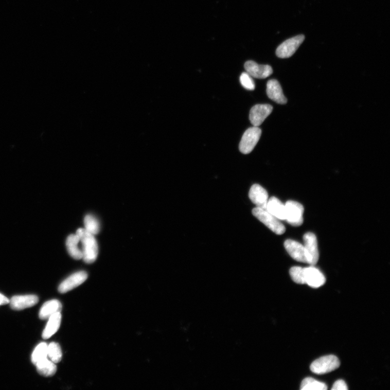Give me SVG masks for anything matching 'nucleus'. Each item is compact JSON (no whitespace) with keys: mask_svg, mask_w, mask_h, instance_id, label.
Wrapping results in <instances>:
<instances>
[{"mask_svg":"<svg viewBox=\"0 0 390 390\" xmlns=\"http://www.w3.org/2000/svg\"><path fill=\"white\" fill-rule=\"evenodd\" d=\"M332 390H347L348 387L343 380H338L333 385Z\"/></svg>","mask_w":390,"mask_h":390,"instance_id":"bb28decb","label":"nucleus"},{"mask_svg":"<svg viewBox=\"0 0 390 390\" xmlns=\"http://www.w3.org/2000/svg\"><path fill=\"white\" fill-rule=\"evenodd\" d=\"M304 40V36L300 35L286 40L276 49V56L282 59L290 58L295 53Z\"/></svg>","mask_w":390,"mask_h":390,"instance_id":"423d86ee","label":"nucleus"},{"mask_svg":"<svg viewBox=\"0 0 390 390\" xmlns=\"http://www.w3.org/2000/svg\"><path fill=\"white\" fill-rule=\"evenodd\" d=\"M85 229L92 234L97 235L100 231L99 221L93 215H87L84 219Z\"/></svg>","mask_w":390,"mask_h":390,"instance_id":"b1692460","label":"nucleus"},{"mask_svg":"<svg viewBox=\"0 0 390 390\" xmlns=\"http://www.w3.org/2000/svg\"><path fill=\"white\" fill-rule=\"evenodd\" d=\"M76 234L79 236L83 252V259L87 263L94 262L98 254V245L95 235L85 228H80Z\"/></svg>","mask_w":390,"mask_h":390,"instance_id":"f257e3e1","label":"nucleus"},{"mask_svg":"<svg viewBox=\"0 0 390 390\" xmlns=\"http://www.w3.org/2000/svg\"><path fill=\"white\" fill-rule=\"evenodd\" d=\"M249 198L258 208L265 209L269 201V194L260 185L254 184L249 192Z\"/></svg>","mask_w":390,"mask_h":390,"instance_id":"ddd939ff","label":"nucleus"},{"mask_svg":"<svg viewBox=\"0 0 390 390\" xmlns=\"http://www.w3.org/2000/svg\"><path fill=\"white\" fill-rule=\"evenodd\" d=\"M290 274L292 280L297 284H305L304 279V268L296 266L291 268Z\"/></svg>","mask_w":390,"mask_h":390,"instance_id":"393cba45","label":"nucleus"},{"mask_svg":"<svg viewBox=\"0 0 390 390\" xmlns=\"http://www.w3.org/2000/svg\"><path fill=\"white\" fill-rule=\"evenodd\" d=\"M240 83L246 90L253 91L255 88V84L252 77L247 73H243L240 78Z\"/></svg>","mask_w":390,"mask_h":390,"instance_id":"a878e982","label":"nucleus"},{"mask_svg":"<svg viewBox=\"0 0 390 390\" xmlns=\"http://www.w3.org/2000/svg\"><path fill=\"white\" fill-rule=\"evenodd\" d=\"M246 73L252 78L265 79L273 74V69L269 65H260L254 61H248L244 64Z\"/></svg>","mask_w":390,"mask_h":390,"instance_id":"9b49d317","label":"nucleus"},{"mask_svg":"<svg viewBox=\"0 0 390 390\" xmlns=\"http://www.w3.org/2000/svg\"><path fill=\"white\" fill-rule=\"evenodd\" d=\"M284 247L294 260L308 263L307 256L303 244L296 241L289 239L285 241Z\"/></svg>","mask_w":390,"mask_h":390,"instance_id":"f8f14e48","label":"nucleus"},{"mask_svg":"<svg viewBox=\"0 0 390 390\" xmlns=\"http://www.w3.org/2000/svg\"><path fill=\"white\" fill-rule=\"evenodd\" d=\"M61 322V314L58 312L49 319L45 330L43 333L42 337L44 340H48L54 335L59 330Z\"/></svg>","mask_w":390,"mask_h":390,"instance_id":"6ab92c4d","label":"nucleus"},{"mask_svg":"<svg viewBox=\"0 0 390 390\" xmlns=\"http://www.w3.org/2000/svg\"><path fill=\"white\" fill-rule=\"evenodd\" d=\"M286 220L294 227H299L304 222V208L302 204L289 201L285 204Z\"/></svg>","mask_w":390,"mask_h":390,"instance_id":"39448f33","label":"nucleus"},{"mask_svg":"<svg viewBox=\"0 0 390 390\" xmlns=\"http://www.w3.org/2000/svg\"><path fill=\"white\" fill-rule=\"evenodd\" d=\"M62 305L57 300H52L45 303L39 312V317L42 320H47L55 314L60 312Z\"/></svg>","mask_w":390,"mask_h":390,"instance_id":"f3484780","label":"nucleus"},{"mask_svg":"<svg viewBox=\"0 0 390 390\" xmlns=\"http://www.w3.org/2000/svg\"><path fill=\"white\" fill-rule=\"evenodd\" d=\"M304 279L305 283L313 289L319 288L326 282L324 275L312 265L304 268Z\"/></svg>","mask_w":390,"mask_h":390,"instance_id":"1a4fd4ad","label":"nucleus"},{"mask_svg":"<svg viewBox=\"0 0 390 390\" xmlns=\"http://www.w3.org/2000/svg\"><path fill=\"white\" fill-rule=\"evenodd\" d=\"M254 216L276 234L282 235L286 231L284 225L266 209L256 207L252 210Z\"/></svg>","mask_w":390,"mask_h":390,"instance_id":"f03ea898","label":"nucleus"},{"mask_svg":"<svg viewBox=\"0 0 390 390\" xmlns=\"http://www.w3.org/2000/svg\"><path fill=\"white\" fill-rule=\"evenodd\" d=\"M80 239L79 236L71 234L66 240V245L68 252L71 257L76 260L83 259V252L79 248Z\"/></svg>","mask_w":390,"mask_h":390,"instance_id":"a211bd4d","label":"nucleus"},{"mask_svg":"<svg viewBox=\"0 0 390 390\" xmlns=\"http://www.w3.org/2000/svg\"><path fill=\"white\" fill-rule=\"evenodd\" d=\"M273 107L269 104H258L254 106L250 111V119L254 127L260 126L273 111Z\"/></svg>","mask_w":390,"mask_h":390,"instance_id":"6e6552de","label":"nucleus"},{"mask_svg":"<svg viewBox=\"0 0 390 390\" xmlns=\"http://www.w3.org/2000/svg\"><path fill=\"white\" fill-rule=\"evenodd\" d=\"M38 302V297L35 295H16L12 297L9 304L13 310L20 311L33 307Z\"/></svg>","mask_w":390,"mask_h":390,"instance_id":"4468645a","label":"nucleus"},{"mask_svg":"<svg viewBox=\"0 0 390 390\" xmlns=\"http://www.w3.org/2000/svg\"><path fill=\"white\" fill-rule=\"evenodd\" d=\"M304 241L308 263L314 265L317 263L320 258L316 236L312 233L308 232L304 236Z\"/></svg>","mask_w":390,"mask_h":390,"instance_id":"0eeeda50","label":"nucleus"},{"mask_svg":"<svg viewBox=\"0 0 390 390\" xmlns=\"http://www.w3.org/2000/svg\"><path fill=\"white\" fill-rule=\"evenodd\" d=\"M48 357L55 364L62 359L63 354L60 345L57 343H51L48 345Z\"/></svg>","mask_w":390,"mask_h":390,"instance_id":"5701e85b","label":"nucleus"},{"mask_svg":"<svg viewBox=\"0 0 390 390\" xmlns=\"http://www.w3.org/2000/svg\"><path fill=\"white\" fill-rule=\"evenodd\" d=\"M86 272L80 271L71 275L61 283L58 288L60 293H66L83 283L87 279Z\"/></svg>","mask_w":390,"mask_h":390,"instance_id":"9d476101","label":"nucleus"},{"mask_svg":"<svg viewBox=\"0 0 390 390\" xmlns=\"http://www.w3.org/2000/svg\"><path fill=\"white\" fill-rule=\"evenodd\" d=\"M300 389L302 390H326L327 386L326 384L317 381L314 378L308 377L303 380Z\"/></svg>","mask_w":390,"mask_h":390,"instance_id":"412c9836","label":"nucleus"},{"mask_svg":"<svg viewBox=\"0 0 390 390\" xmlns=\"http://www.w3.org/2000/svg\"><path fill=\"white\" fill-rule=\"evenodd\" d=\"M38 373L45 377H50L57 372V366L52 361L47 358L38 362L36 365Z\"/></svg>","mask_w":390,"mask_h":390,"instance_id":"aec40b11","label":"nucleus"},{"mask_svg":"<svg viewBox=\"0 0 390 390\" xmlns=\"http://www.w3.org/2000/svg\"><path fill=\"white\" fill-rule=\"evenodd\" d=\"M267 94L269 98L276 103L285 104L287 99L285 97L282 87L278 80L271 79L267 84Z\"/></svg>","mask_w":390,"mask_h":390,"instance_id":"2eb2a0df","label":"nucleus"},{"mask_svg":"<svg viewBox=\"0 0 390 390\" xmlns=\"http://www.w3.org/2000/svg\"><path fill=\"white\" fill-rule=\"evenodd\" d=\"M265 209L280 221L286 220L285 204L278 199L272 197L269 199Z\"/></svg>","mask_w":390,"mask_h":390,"instance_id":"dca6fc26","label":"nucleus"},{"mask_svg":"<svg viewBox=\"0 0 390 390\" xmlns=\"http://www.w3.org/2000/svg\"><path fill=\"white\" fill-rule=\"evenodd\" d=\"M48 357V345L45 343L39 344L33 351L31 360L33 364L36 365L38 362L44 360Z\"/></svg>","mask_w":390,"mask_h":390,"instance_id":"4be33fe9","label":"nucleus"},{"mask_svg":"<svg viewBox=\"0 0 390 390\" xmlns=\"http://www.w3.org/2000/svg\"><path fill=\"white\" fill-rule=\"evenodd\" d=\"M9 303V300L3 294L0 293V306L7 305Z\"/></svg>","mask_w":390,"mask_h":390,"instance_id":"cd10ccee","label":"nucleus"},{"mask_svg":"<svg viewBox=\"0 0 390 390\" xmlns=\"http://www.w3.org/2000/svg\"><path fill=\"white\" fill-rule=\"evenodd\" d=\"M262 131L258 127H253L245 131L241 140L239 149L241 153H250L259 141Z\"/></svg>","mask_w":390,"mask_h":390,"instance_id":"20e7f679","label":"nucleus"},{"mask_svg":"<svg viewBox=\"0 0 390 390\" xmlns=\"http://www.w3.org/2000/svg\"><path fill=\"white\" fill-rule=\"evenodd\" d=\"M339 359L334 355H328L318 358L313 362L310 369L316 375H324L332 372L340 366Z\"/></svg>","mask_w":390,"mask_h":390,"instance_id":"7ed1b4c3","label":"nucleus"}]
</instances>
